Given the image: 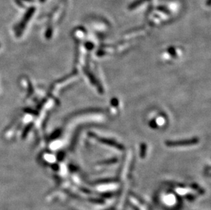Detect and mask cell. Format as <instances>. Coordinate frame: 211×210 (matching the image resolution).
Segmentation results:
<instances>
[{
  "instance_id": "obj_1",
  "label": "cell",
  "mask_w": 211,
  "mask_h": 210,
  "mask_svg": "<svg viewBox=\"0 0 211 210\" xmlns=\"http://www.w3.org/2000/svg\"><path fill=\"white\" fill-rule=\"evenodd\" d=\"M35 10H36V8H35L34 7H32L30 8L27 10V12L26 13V14H25L24 17L22 19V21H21V23H19V25L17 27V30H18V34H21L23 29H24L25 26L26 25L27 21H29L30 19V18L32 17V16L34 14Z\"/></svg>"
},
{
  "instance_id": "obj_2",
  "label": "cell",
  "mask_w": 211,
  "mask_h": 210,
  "mask_svg": "<svg viewBox=\"0 0 211 210\" xmlns=\"http://www.w3.org/2000/svg\"><path fill=\"white\" fill-rule=\"evenodd\" d=\"M143 2V0H136L134 2H133L132 3L129 5L128 6V9L129 10H133L135 8H136L137 7H138L139 6H140L142 3Z\"/></svg>"
},
{
  "instance_id": "obj_3",
  "label": "cell",
  "mask_w": 211,
  "mask_h": 210,
  "mask_svg": "<svg viewBox=\"0 0 211 210\" xmlns=\"http://www.w3.org/2000/svg\"><path fill=\"white\" fill-rule=\"evenodd\" d=\"M157 10L159 11H161V12H162V13H165V14H170L169 10H168L166 8L164 7V6H159V7H157Z\"/></svg>"
},
{
  "instance_id": "obj_4",
  "label": "cell",
  "mask_w": 211,
  "mask_h": 210,
  "mask_svg": "<svg viewBox=\"0 0 211 210\" xmlns=\"http://www.w3.org/2000/svg\"><path fill=\"white\" fill-rule=\"evenodd\" d=\"M207 5L208 6H210V0H207Z\"/></svg>"
},
{
  "instance_id": "obj_5",
  "label": "cell",
  "mask_w": 211,
  "mask_h": 210,
  "mask_svg": "<svg viewBox=\"0 0 211 210\" xmlns=\"http://www.w3.org/2000/svg\"><path fill=\"white\" fill-rule=\"evenodd\" d=\"M40 1H41V2H44L45 0H40Z\"/></svg>"
},
{
  "instance_id": "obj_6",
  "label": "cell",
  "mask_w": 211,
  "mask_h": 210,
  "mask_svg": "<svg viewBox=\"0 0 211 210\" xmlns=\"http://www.w3.org/2000/svg\"><path fill=\"white\" fill-rule=\"evenodd\" d=\"M26 1H28V2H32L33 0H26Z\"/></svg>"
},
{
  "instance_id": "obj_7",
  "label": "cell",
  "mask_w": 211,
  "mask_h": 210,
  "mask_svg": "<svg viewBox=\"0 0 211 210\" xmlns=\"http://www.w3.org/2000/svg\"><path fill=\"white\" fill-rule=\"evenodd\" d=\"M144 1H148V0H143V2H144Z\"/></svg>"
}]
</instances>
